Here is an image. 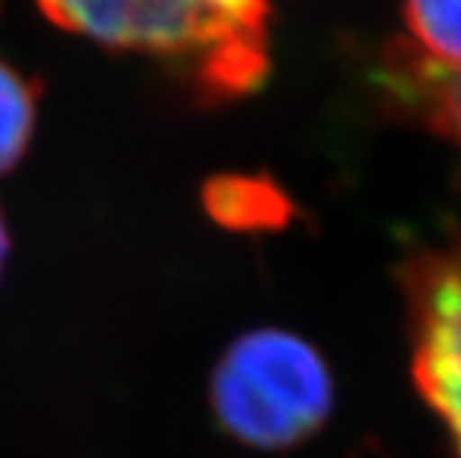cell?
<instances>
[{
  "label": "cell",
  "instance_id": "cell-9",
  "mask_svg": "<svg viewBox=\"0 0 461 458\" xmlns=\"http://www.w3.org/2000/svg\"><path fill=\"white\" fill-rule=\"evenodd\" d=\"M0 4H4V0H0Z\"/></svg>",
  "mask_w": 461,
  "mask_h": 458
},
{
  "label": "cell",
  "instance_id": "cell-7",
  "mask_svg": "<svg viewBox=\"0 0 461 458\" xmlns=\"http://www.w3.org/2000/svg\"><path fill=\"white\" fill-rule=\"evenodd\" d=\"M39 86L12 64L0 61V175L25 157L36 128Z\"/></svg>",
  "mask_w": 461,
  "mask_h": 458
},
{
  "label": "cell",
  "instance_id": "cell-2",
  "mask_svg": "<svg viewBox=\"0 0 461 458\" xmlns=\"http://www.w3.org/2000/svg\"><path fill=\"white\" fill-rule=\"evenodd\" d=\"M334 382L321 351L285 328L240 335L216 362L211 409L221 431L255 450H287L331 414Z\"/></svg>",
  "mask_w": 461,
  "mask_h": 458
},
{
  "label": "cell",
  "instance_id": "cell-3",
  "mask_svg": "<svg viewBox=\"0 0 461 458\" xmlns=\"http://www.w3.org/2000/svg\"><path fill=\"white\" fill-rule=\"evenodd\" d=\"M401 290L414 387L461 458V238L409 260Z\"/></svg>",
  "mask_w": 461,
  "mask_h": 458
},
{
  "label": "cell",
  "instance_id": "cell-1",
  "mask_svg": "<svg viewBox=\"0 0 461 458\" xmlns=\"http://www.w3.org/2000/svg\"><path fill=\"white\" fill-rule=\"evenodd\" d=\"M67 33L152 58L202 103L240 100L271 69V0H36Z\"/></svg>",
  "mask_w": 461,
  "mask_h": 458
},
{
  "label": "cell",
  "instance_id": "cell-8",
  "mask_svg": "<svg viewBox=\"0 0 461 458\" xmlns=\"http://www.w3.org/2000/svg\"><path fill=\"white\" fill-rule=\"evenodd\" d=\"M6 257H9V229H6L4 216H0V274H4Z\"/></svg>",
  "mask_w": 461,
  "mask_h": 458
},
{
  "label": "cell",
  "instance_id": "cell-5",
  "mask_svg": "<svg viewBox=\"0 0 461 458\" xmlns=\"http://www.w3.org/2000/svg\"><path fill=\"white\" fill-rule=\"evenodd\" d=\"M202 202L216 224L238 232L285 227L290 219V199L266 177L221 175L204 185Z\"/></svg>",
  "mask_w": 461,
  "mask_h": 458
},
{
  "label": "cell",
  "instance_id": "cell-6",
  "mask_svg": "<svg viewBox=\"0 0 461 458\" xmlns=\"http://www.w3.org/2000/svg\"><path fill=\"white\" fill-rule=\"evenodd\" d=\"M403 45L423 61L461 72V0H403Z\"/></svg>",
  "mask_w": 461,
  "mask_h": 458
},
{
  "label": "cell",
  "instance_id": "cell-4",
  "mask_svg": "<svg viewBox=\"0 0 461 458\" xmlns=\"http://www.w3.org/2000/svg\"><path fill=\"white\" fill-rule=\"evenodd\" d=\"M382 86L406 116L461 147V72H445L395 41L382 61Z\"/></svg>",
  "mask_w": 461,
  "mask_h": 458
}]
</instances>
